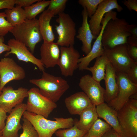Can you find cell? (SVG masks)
Returning <instances> with one entry per match:
<instances>
[{
    "instance_id": "obj_1",
    "label": "cell",
    "mask_w": 137,
    "mask_h": 137,
    "mask_svg": "<svg viewBox=\"0 0 137 137\" xmlns=\"http://www.w3.org/2000/svg\"><path fill=\"white\" fill-rule=\"evenodd\" d=\"M131 24L124 19L117 17L106 24L102 34V44L103 48H111L119 45L127 43L130 35Z\"/></svg>"
},
{
    "instance_id": "obj_2",
    "label": "cell",
    "mask_w": 137,
    "mask_h": 137,
    "mask_svg": "<svg viewBox=\"0 0 137 137\" xmlns=\"http://www.w3.org/2000/svg\"><path fill=\"white\" fill-rule=\"evenodd\" d=\"M41 77L29 80L30 82L39 88L43 96L56 103L69 88L67 82L61 77L42 72Z\"/></svg>"
},
{
    "instance_id": "obj_3",
    "label": "cell",
    "mask_w": 137,
    "mask_h": 137,
    "mask_svg": "<svg viewBox=\"0 0 137 137\" xmlns=\"http://www.w3.org/2000/svg\"><path fill=\"white\" fill-rule=\"evenodd\" d=\"M10 32L16 40L25 44L33 54L36 44L43 39L39 28L38 19H25L13 27Z\"/></svg>"
},
{
    "instance_id": "obj_4",
    "label": "cell",
    "mask_w": 137,
    "mask_h": 137,
    "mask_svg": "<svg viewBox=\"0 0 137 137\" xmlns=\"http://www.w3.org/2000/svg\"><path fill=\"white\" fill-rule=\"evenodd\" d=\"M123 137H137V100L130 98L116 111Z\"/></svg>"
},
{
    "instance_id": "obj_5",
    "label": "cell",
    "mask_w": 137,
    "mask_h": 137,
    "mask_svg": "<svg viewBox=\"0 0 137 137\" xmlns=\"http://www.w3.org/2000/svg\"><path fill=\"white\" fill-rule=\"evenodd\" d=\"M26 111L43 116L47 119L57 105L42 95L39 89L31 88L28 92Z\"/></svg>"
},
{
    "instance_id": "obj_6",
    "label": "cell",
    "mask_w": 137,
    "mask_h": 137,
    "mask_svg": "<svg viewBox=\"0 0 137 137\" xmlns=\"http://www.w3.org/2000/svg\"><path fill=\"white\" fill-rule=\"evenodd\" d=\"M55 29L58 35L56 43L61 46L74 45L76 35V24L68 14L63 12L58 14Z\"/></svg>"
},
{
    "instance_id": "obj_7",
    "label": "cell",
    "mask_w": 137,
    "mask_h": 137,
    "mask_svg": "<svg viewBox=\"0 0 137 137\" xmlns=\"http://www.w3.org/2000/svg\"><path fill=\"white\" fill-rule=\"evenodd\" d=\"M118 92L116 98L107 104L117 111L121 108L131 96L137 94V84L133 83L128 77L126 73L116 71Z\"/></svg>"
},
{
    "instance_id": "obj_8",
    "label": "cell",
    "mask_w": 137,
    "mask_h": 137,
    "mask_svg": "<svg viewBox=\"0 0 137 137\" xmlns=\"http://www.w3.org/2000/svg\"><path fill=\"white\" fill-rule=\"evenodd\" d=\"M127 43L111 48H104V54L116 71L126 73L136 62L131 59L127 51Z\"/></svg>"
},
{
    "instance_id": "obj_9",
    "label": "cell",
    "mask_w": 137,
    "mask_h": 137,
    "mask_svg": "<svg viewBox=\"0 0 137 137\" xmlns=\"http://www.w3.org/2000/svg\"><path fill=\"white\" fill-rule=\"evenodd\" d=\"M0 90L2 91L9 82L24 79L26 73L24 69L17 64L13 58L7 57L2 58L0 60Z\"/></svg>"
},
{
    "instance_id": "obj_10",
    "label": "cell",
    "mask_w": 137,
    "mask_h": 137,
    "mask_svg": "<svg viewBox=\"0 0 137 137\" xmlns=\"http://www.w3.org/2000/svg\"><path fill=\"white\" fill-rule=\"evenodd\" d=\"M60 50V57L58 65L61 74L65 77L72 76L74 71L78 68L80 53L73 45L61 46Z\"/></svg>"
},
{
    "instance_id": "obj_11",
    "label": "cell",
    "mask_w": 137,
    "mask_h": 137,
    "mask_svg": "<svg viewBox=\"0 0 137 137\" xmlns=\"http://www.w3.org/2000/svg\"><path fill=\"white\" fill-rule=\"evenodd\" d=\"M28 90L22 87L14 90L11 86L4 87L0 95V108L9 113L16 106L28 97Z\"/></svg>"
},
{
    "instance_id": "obj_12",
    "label": "cell",
    "mask_w": 137,
    "mask_h": 137,
    "mask_svg": "<svg viewBox=\"0 0 137 137\" xmlns=\"http://www.w3.org/2000/svg\"><path fill=\"white\" fill-rule=\"evenodd\" d=\"M114 9L119 12L123 9L116 0H103L99 5L94 14L90 18L89 24L92 34L96 38L102 29L101 23L104 15Z\"/></svg>"
},
{
    "instance_id": "obj_13",
    "label": "cell",
    "mask_w": 137,
    "mask_h": 137,
    "mask_svg": "<svg viewBox=\"0 0 137 137\" xmlns=\"http://www.w3.org/2000/svg\"><path fill=\"white\" fill-rule=\"evenodd\" d=\"M79 85L93 104L96 106L104 102L105 89L100 82L94 80L90 75L87 74L82 76Z\"/></svg>"
},
{
    "instance_id": "obj_14",
    "label": "cell",
    "mask_w": 137,
    "mask_h": 137,
    "mask_svg": "<svg viewBox=\"0 0 137 137\" xmlns=\"http://www.w3.org/2000/svg\"><path fill=\"white\" fill-rule=\"evenodd\" d=\"M10 50L5 54V57L10 54H15L19 60L31 62L37 66L40 71H45L44 66L40 59L36 58L26 46L14 38L9 39L7 42Z\"/></svg>"
},
{
    "instance_id": "obj_15",
    "label": "cell",
    "mask_w": 137,
    "mask_h": 137,
    "mask_svg": "<svg viewBox=\"0 0 137 137\" xmlns=\"http://www.w3.org/2000/svg\"><path fill=\"white\" fill-rule=\"evenodd\" d=\"M26 111V104L22 103L13 108L7 116L5 125L2 130V137H19L18 132L22 128L20 121Z\"/></svg>"
},
{
    "instance_id": "obj_16",
    "label": "cell",
    "mask_w": 137,
    "mask_h": 137,
    "mask_svg": "<svg viewBox=\"0 0 137 137\" xmlns=\"http://www.w3.org/2000/svg\"><path fill=\"white\" fill-rule=\"evenodd\" d=\"M56 43L43 41L40 48L41 62L48 68L58 65L60 58V49Z\"/></svg>"
},
{
    "instance_id": "obj_17",
    "label": "cell",
    "mask_w": 137,
    "mask_h": 137,
    "mask_svg": "<svg viewBox=\"0 0 137 137\" xmlns=\"http://www.w3.org/2000/svg\"><path fill=\"white\" fill-rule=\"evenodd\" d=\"M64 102L69 112L73 115H80L85 109L93 104L83 91L76 93L66 97Z\"/></svg>"
},
{
    "instance_id": "obj_18",
    "label": "cell",
    "mask_w": 137,
    "mask_h": 137,
    "mask_svg": "<svg viewBox=\"0 0 137 137\" xmlns=\"http://www.w3.org/2000/svg\"><path fill=\"white\" fill-rule=\"evenodd\" d=\"M82 22L81 26L78 31L76 38L81 41L82 43L81 50L86 55L91 49L92 42L93 39H96L92 34L88 21V16L85 8H83L82 11Z\"/></svg>"
},
{
    "instance_id": "obj_19",
    "label": "cell",
    "mask_w": 137,
    "mask_h": 137,
    "mask_svg": "<svg viewBox=\"0 0 137 137\" xmlns=\"http://www.w3.org/2000/svg\"><path fill=\"white\" fill-rule=\"evenodd\" d=\"M105 74L104 101L108 104L116 98L118 92L116 71L109 62L106 65Z\"/></svg>"
},
{
    "instance_id": "obj_20",
    "label": "cell",
    "mask_w": 137,
    "mask_h": 137,
    "mask_svg": "<svg viewBox=\"0 0 137 137\" xmlns=\"http://www.w3.org/2000/svg\"><path fill=\"white\" fill-rule=\"evenodd\" d=\"M96 109L98 117L104 119L120 136L123 137L116 111L104 102L96 106Z\"/></svg>"
},
{
    "instance_id": "obj_21",
    "label": "cell",
    "mask_w": 137,
    "mask_h": 137,
    "mask_svg": "<svg viewBox=\"0 0 137 137\" xmlns=\"http://www.w3.org/2000/svg\"><path fill=\"white\" fill-rule=\"evenodd\" d=\"M55 16L47 9L40 14L38 19L39 30L43 41L53 42L55 39L50 21Z\"/></svg>"
},
{
    "instance_id": "obj_22",
    "label": "cell",
    "mask_w": 137,
    "mask_h": 137,
    "mask_svg": "<svg viewBox=\"0 0 137 137\" xmlns=\"http://www.w3.org/2000/svg\"><path fill=\"white\" fill-rule=\"evenodd\" d=\"M79 115V120L75 122L77 127L80 130L88 131L98 117L96 106L92 104L85 109Z\"/></svg>"
},
{
    "instance_id": "obj_23",
    "label": "cell",
    "mask_w": 137,
    "mask_h": 137,
    "mask_svg": "<svg viewBox=\"0 0 137 137\" xmlns=\"http://www.w3.org/2000/svg\"><path fill=\"white\" fill-rule=\"evenodd\" d=\"M23 117L31 124L38 134L39 137H49L48 133L47 119L42 116L25 111Z\"/></svg>"
},
{
    "instance_id": "obj_24",
    "label": "cell",
    "mask_w": 137,
    "mask_h": 137,
    "mask_svg": "<svg viewBox=\"0 0 137 137\" xmlns=\"http://www.w3.org/2000/svg\"><path fill=\"white\" fill-rule=\"evenodd\" d=\"M109 62L107 57L104 54L97 58L94 65L91 67H87L85 70L91 72L93 78L97 82H100L101 80L104 79L106 65Z\"/></svg>"
},
{
    "instance_id": "obj_25",
    "label": "cell",
    "mask_w": 137,
    "mask_h": 137,
    "mask_svg": "<svg viewBox=\"0 0 137 137\" xmlns=\"http://www.w3.org/2000/svg\"><path fill=\"white\" fill-rule=\"evenodd\" d=\"M55 121L47 119L48 133L49 137H52L53 134L58 130L70 128L74 125L75 122L72 117L64 118L54 117Z\"/></svg>"
},
{
    "instance_id": "obj_26",
    "label": "cell",
    "mask_w": 137,
    "mask_h": 137,
    "mask_svg": "<svg viewBox=\"0 0 137 137\" xmlns=\"http://www.w3.org/2000/svg\"><path fill=\"white\" fill-rule=\"evenodd\" d=\"M4 12L7 20L13 26L21 24L26 19L24 9L17 5L12 9H5Z\"/></svg>"
},
{
    "instance_id": "obj_27",
    "label": "cell",
    "mask_w": 137,
    "mask_h": 137,
    "mask_svg": "<svg viewBox=\"0 0 137 137\" xmlns=\"http://www.w3.org/2000/svg\"><path fill=\"white\" fill-rule=\"evenodd\" d=\"M112 128L106 122L98 118L87 133L88 137H101Z\"/></svg>"
},
{
    "instance_id": "obj_28",
    "label": "cell",
    "mask_w": 137,
    "mask_h": 137,
    "mask_svg": "<svg viewBox=\"0 0 137 137\" xmlns=\"http://www.w3.org/2000/svg\"><path fill=\"white\" fill-rule=\"evenodd\" d=\"M50 1L40 0L28 7L24 8L26 19L31 20L36 18L38 14L44 11L45 8L48 6Z\"/></svg>"
},
{
    "instance_id": "obj_29",
    "label": "cell",
    "mask_w": 137,
    "mask_h": 137,
    "mask_svg": "<svg viewBox=\"0 0 137 137\" xmlns=\"http://www.w3.org/2000/svg\"><path fill=\"white\" fill-rule=\"evenodd\" d=\"M88 131L80 130L77 127L75 122L74 126L67 129H60L55 133L58 137H84Z\"/></svg>"
},
{
    "instance_id": "obj_30",
    "label": "cell",
    "mask_w": 137,
    "mask_h": 137,
    "mask_svg": "<svg viewBox=\"0 0 137 137\" xmlns=\"http://www.w3.org/2000/svg\"><path fill=\"white\" fill-rule=\"evenodd\" d=\"M103 0H79V4L86 8L88 17L90 18L96 11L99 5Z\"/></svg>"
},
{
    "instance_id": "obj_31",
    "label": "cell",
    "mask_w": 137,
    "mask_h": 137,
    "mask_svg": "<svg viewBox=\"0 0 137 137\" xmlns=\"http://www.w3.org/2000/svg\"><path fill=\"white\" fill-rule=\"evenodd\" d=\"M67 0H51L47 10L54 16L64 12Z\"/></svg>"
},
{
    "instance_id": "obj_32",
    "label": "cell",
    "mask_w": 137,
    "mask_h": 137,
    "mask_svg": "<svg viewBox=\"0 0 137 137\" xmlns=\"http://www.w3.org/2000/svg\"><path fill=\"white\" fill-rule=\"evenodd\" d=\"M23 132L19 137H39L38 133L26 118L22 119Z\"/></svg>"
},
{
    "instance_id": "obj_33",
    "label": "cell",
    "mask_w": 137,
    "mask_h": 137,
    "mask_svg": "<svg viewBox=\"0 0 137 137\" xmlns=\"http://www.w3.org/2000/svg\"><path fill=\"white\" fill-rule=\"evenodd\" d=\"M6 17L4 12H0V36L3 37L10 32L13 27L5 19Z\"/></svg>"
},
{
    "instance_id": "obj_34",
    "label": "cell",
    "mask_w": 137,
    "mask_h": 137,
    "mask_svg": "<svg viewBox=\"0 0 137 137\" xmlns=\"http://www.w3.org/2000/svg\"><path fill=\"white\" fill-rule=\"evenodd\" d=\"M126 74L131 82L137 84V62H135L128 70Z\"/></svg>"
},
{
    "instance_id": "obj_35",
    "label": "cell",
    "mask_w": 137,
    "mask_h": 137,
    "mask_svg": "<svg viewBox=\"0 0 137 137\" xmlns=\"http://www.w3.org/2000/svg\"><path fill=\"white\" fill-rule=\"evenodd\" d=\"M127 51L131 59L137 61V45L127 43Z\"/></svg>"
},
{
    "instance_id": "obj_36",
    "label": "cell",
    "mask_w": 137,
    "mask_h": 137,
    "mask_svg": "<svg viewBox=\"0 0 137 137\" xmlns=\"http://www.w3.org/2000/svg\"><path fill=\"white\" fill-rule=\"evenodd\" d=\"M130 36L127 39V41L129 42H137V26L136 24H132L130 30Z\"/></svg>"
},
{
    "instance_id": "obj_37",
    "label": "cell",
    "mask_w": 137,
    "mask_h": 137,
    "mask_svg": "<svg viewBox=\"0 0 137 137\" xmlns=\"http://www.w3.org/2000/svg\"><path fill=\"white\" fill-rule=\"evenodd\" d=\"M15 5L14 0H0V10L12 9Z\"/></svg>"
},
{
    "instance_id": "obj_38",
    "label": "cell",
    "mask_w": 137,
    "mask_h": 137,
    "mask_svg": "<svg viewBox=\"0 0 137 137\" xmlns=\"http://www.w3.org/2000/svg\"><path fill=\"white\" fill-rule=\"evenodd\" d=\"M124 5L130 11L134 10L137 12V0H124L123 2Z\"/></svg>"
},
{
    "instance_id": "obj_39",
    "label": "cell",
    "mask_w": 137,
    "mask_h": 137,
    "mask_svg": "<svg viewBox=\"0 0 137 137\" xmlns=\"http://www.w3.org/2000/svg\"><path fill=\"white\" fill-rule=\"evenodd\" d=\"M40 0H14L15 4L21 7H28Z\"/></svg>"
},
{
    "instance_id": "obj_40",
    "label": "cell",
    "mask_w": 137,
    "mask_h": 137,
    "mask_svg": "<svg viewBox=\"0 0 137 137\" xmlns=\"http://www.w3.org/2000/svg\"><path fill=\"white\" fill-rule=\"evenodd\" d=\"M7 113L3 109L0 108V130L2 131L5 125V120L7 115Z\"/></svg>"
},
{
    "instance_id": "obj_41",
    "label": "cell",
    "mask_w": 137,
    "mask_h": 137,
    "mask_svg": "<svg viewBox=\"0 0 137 137\" xmlns=\"http://www.w3.org/2000/svg\"><path fill=\"white\" fill-rule=\"evenodd\" d=\"M4 42V37L0 36V54L4 52H8L10 50L9 46L5 44Z\"/></svg>"
},
{
    "instance_id": "obj_42",
    "label": "cell",
    "mask_w": 137,
    "mask_h": 137,
    "mask_svg": "<svg viewBox=\"0 0 137 137\" xmlns=\"http://www.w3.org/2000/svg\"><path fill=\"white\" fill-rule=\"evenodd\" d=\"M120 136L112 128L101 137H120Z\"/></svg>"
},
{
    "instance_id": "obj_43",
    "label": "cell",
    "mask_w": 137,
    "mask_h": 137,
    "mask_svg": "<svg viewBox=\"0 0 137 137\" xmlns=\"http://www.w3.org/2000/svg\"><path fill=\"white\" fill-rule=\"evenodd\" d=\"M2 131L0 130V137H2Z\"/></svg>"
},
{
    "instance_id": "obj_44",
    "label": "cell",
    "mask_w": 137,
    "mask_h": 137,
    "mask_svg": "<svg viewBox=\"0 0 137 137\" xmlns=\"http://www.w3.org/2000/svg\"><path fill=\"white\" fill-rule=\"evenodd\" d=\"M1 76H0V83H1ZM2 93V92L0 90V95H1V94Z\"/></svg>"
},
{
    "instance_id": "obj_45",
    "label": "cell",
    "mask_w": 137,
    "mask_h": 137,
    "mask_svg": "<svg viewBox=\"0 0 137 137\" xmlns=\"http://www.w3.org/2000/svg\"><path fill=\"white\" fill-rule=\"evenodd\" d=\"M87 134H85V137H88V136H87Z\"/></svg>"
},
{
    "instance_id": "obj_46",
    "label": "cell",
    "mask_w": 137,
    "mask_h": 137,
    "mask_svg": "<svg viewBox=\"0 0 137 137\" xmlns=\"http://www.w3.org/2000/svg\"><path fill=\"white\" fill-rule=\"evenodd\" d=\"M120 137H122V136H120Z\"/></svg>"
},
{
    "instance_id": "obj_47",
    "label": "cell",
    "mask_w": 137,
    "mask_h": 137,
    "mask_svg": "<svg viewBox=\"0 0 137 137\" xmlns=\"http://www.w3.org/2000/svg\"><path fill=\"white\" fill-rule=\"evenodd\" d=\"M84 137H85V136H84Z\"/></svg>"
}]
</instances>
